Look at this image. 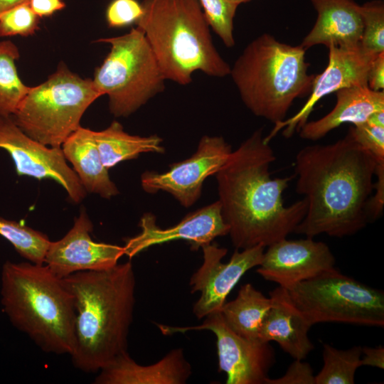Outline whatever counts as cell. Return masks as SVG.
I'll return each mask as SVG.
<instances>
[{"instance_id":"cell-2","label":"cell","mask_w":384,"mask_h":384,"mask_svg":"<svg viewBox=\"0 0 384 384\" xmlns=\"http://www.w3.org/2000/svg\"><path fill=\"white\" fill-rule=\"evenodd\" d=\"M377 164L348 131L332 144L302 148L294 161L296 192L307 208L294 233L341 238L363 229Z\"/></svg>"},{"instance_id":"cell-37","label":"cell","mask_w":384,"mask_h":384,"mask_svg":"<svg viewBox=\"0 0 384 384\" xmlns=\"http://www.w3.org/2000/svg\"><path fill=\"white\" fill-rule=\"evenodd\" d=\"M28 4L39 18L50 16L65 6L62 0H30Z\"/></svg>"},{"instance_id":"cell-9","label":"cell","mask_w":384,"mask_h":384,"mask_svg":"<svg viewBox=\"0 0 384 384\" xmlns=\"http://www.w3.org/2000/svg\"><path fill=\"white\" fill-rule=\"evenodd\" d=\"M286 289L311 326L337 322L384 326L383 291L345 275L336 268Z\"/></svg>"},{"instance_id":"cell-34","label":"cell","mask_w":384,"mask_h":384,"mask_svg":"<svg viewBox=\"0 0 384 384\" xmlns=\"http://www.w3.org/2000/svg\"><path fill=\"white\" fill-rule=\"evenodd\" d=\"M374 182V193L369 197L366 206V213L368 220L375 221L380 218L383 213L384 206V162L377 164Z\"/></svg>"},{"instance_id":"cell-38","label":"cell","mask_w":384,"mask_h":384,"mask_svg":"<svg viewBox=\"0 0 384 384\" xmlns=\"http://www.w3.org/2000/svg\"><path fill=\"white\" fill-rule=\"evenodd\" d=\"M30 0H0V14L18 5L28 3Z\"/></svg>"},{"instance_id":"cell-28","label":"cell","mask_w":384,"mask_h":384,"mask_svg":"<svg viewBox=\"0 0 384 384\" xmlns=\"http://www.w3.org/2000/svg\"><path fill=\"white\" fill-rule=\"evenodd\" d=\"M210 27L228 48L234 46V17L237 4L230 0H197Z\"/></svg>"},{"instance_id":"cell-7","label":"cell","mask_w":384,"mask_h":384,"mask_svg":"<svg viewBox=\"0 0 384 384\" xmlns=\"http://www.w3.org/2000/svg\"><path fill=\"white\" fill-rule=\"evenodd\" d=\"M100 96L92 79L82 78L63 65L45 82L30 87L11 117L34 140L61 147Z\"/></svg>"},{"instance_id":"cell-6","label":"cell","mask_w":384,"mask_h":384,"mask_svg":"<svg viewBox=\"0 0 384 384\" xmlns=\"http://www.w3.org/2000/svg\"><path fill=\"white\" fill-rule=\"evenodd\" d=\"M306 50L267 33L246 46L229 75L253 114L278 124L297 98L310 93L314 75L308 73Z\"/></svg>"},{"instance_id":"cell-22","label":"cell","mask_w":384,"mask_h":384,"mask_svg":"<svg viewBox=\"0 0 384 384\" xmlns=\"http://www.w3.org/2000/svg\"><path fill=\"white\" fill-rule=\"evenodd\" d=\"M61 149L87 192L107 199L119 193L102 161L94 131L80 126L66 139Z\"/></svg>"},{"instance_id":"cell-5","label":"cell","mask_w":384,"mask_h":384,"mask_svg":"<svg viewBox=\"0 0 384 384\" xmlns=\"http://www.w3.org/2000/svg\"><path fill=\"white\" fill-rule=\"evenodd\" d=\"M137 27L144 33L166 80L181 85L196 71L216 78L231 67L215 47L197 0H144Z\"/></svg>"},{"instance_id":"cell-10","label":"cell","mask_w":384,"mask_h":384,"mask_svg":"<svg viewBox=\"0 0 384 384\" xmlns=\"http://www.w3.org/2000/svg\"><path fill=\"white\" fill-rule=\"evenodd\" d=\"M202 324L178 327L159 324L164 335L192 330H208L216 337L218 370L224 372L227 384H266L275 363L274 351L269 342L250 340L233 331L220 311L206 316Z\"/></svg>"},{"instance_id":"cell-4","label":"cell","mask_w":384,"mask_h":384,"mask_svg":"<svg viewBox=\"0 0 384 384\" xmlns=\"http://www.w3.org/2000/svg\"><path fill=\"white\" fill-rule=\"evenodd\" d=\"M1 302L12 324L48 353L71 355L75 346L74 298L46 265L6 261Z\"/></svg>"},{"instance_id":"cell-32","label":"cell","mask_w":384,"mask_h":384,"mask_svg":"<svg viewBox=\"0 0 384 384\" xmlns=\"http://www.w3.org/2000/svg\"><path fill=\"white\" fill-rule=\"evenodd\" d=\"M143 14L142 3L137 0H112L106 10V20L111 28L137 23Z\"/></svg>"},{"instance_id":"cell-36","label":"cell","mask_w":384,"mask_h":384,"mask_svg":"<svg viewBox=\"0 0 384 384\" xmlns=\"http://www.w3.org/2000/svg\"><path fill=\"white\" fill-rule=\"evenodd\" d=\"M361 365L375 367L380 369L384 368V347H362Z\"/></svg>"},{"instance_id":"cell-29","label":"cell","mask_w":384,"mask_h":384,"mask_svg":"<svg viewBox=\"0 0 384 384\" xmlns=\"http://www.w3.org/2000/svg\"><path fill=\"white\" fill-rule=\"evenodd\" d=\"M363 30L360 45L365 50L384 52V3L373 0L360 5Z\"/></svg>"},{"instance_id":"cell-19","label":"cell","mask_w":384,"mask_h":384,"mask_svg":"<svg viewBox=\"0 0 384 384\" xmlns=\"http://www.w3.org/2000/svg\"><path fill=\"white\" fill-rule=\"evenodd\" d=\"M96 384H183L192 373L183 349L175 348L156 363L142 366L127 351L116 356L101 368Z\"/></svg>"},{"instance_id":"cell-24","label":"cell","mask_w":384,"mask_h":384,"mask_svg":"<svg viewBox=\"0 0 384 384\" xmlns=\"http://www.w3.org/2000/svg\"><path fill=\"white\" fill-rule=\"evenodd\" d=\"M271 305L270 297L247 283L241 286L236 298L225 302L220 311L225 324L235 334L259 340L262 324Z\"/></svg>"},{"instance_id":"cell-14","label":"cell","mask_w":384,"mask_h":384,"mask_svg":"<svg viewBox=\"0 0 384 384\" xmlns=\"http://www.w3.org/2000/svg\"><path fill=\"white\" fill-rule=\"evenodd\" d=\"M328 64L324 70L314 75L309 97L304 106L290 118L274 124L270 133L265 137L269 142L282 129L286 138L291 137L308 122L316 104L324 97L338 90L352 86H368V73L378 53L369 52L358 45L341 47L330 44Z\"/></svg>"},{"instance_id":"cell-17","label":"cell","mask_w":384,"mask_h":384,"mask_svg":"<svg viewBox=\"0 0 384 384\" xmlns=\"http://www.w3.org/2000/svg\"><path fill=\"white\" fill-rule=\"evenodd\" d=\"M139 226L141 232L125 240L124 255L130 259L151 246L177 240L187 241L192 250H197L215 238L229 233L218 201L189 213L171 227L157 225L156 217L149 213L142 216Z\"/></svg>"},{"instance_id":"cell-21","label":"cell","mask_w":384,"mask_h":384,"mask_svg":"<svg viewBox=\"0 0 384 384\" xmlns=\"http://www.w3.org/2000/svg\"><path fill=\"white\" fill-rule=\"evenodd\" d=\"M334 108L321 118L306 122L299 129V137L316 141L339 126L356 125L367 121L370 115L384 110V91H375L368 86H352L336 92Z\"/></svg>"},{"instance_id":"cell-8","label":"cell","mask_w":384,"mask_h":384,"mask_svg":"<svg viewBox=\"0 0 384 384\" xmlns=\"http://www.w3.org/2000/svg\"><path fill=\"white\" fill-rule=\"evenodd\" d=\"M98 41L111 47L92 81L101 95L108 96L114 116L127 117L164 91L166 79L140 28Z\"/></svg>"},{"instance_id":"cell-20","label":"cell","mask_w":384,"mask_h":384,"mask_svg":"<svg viewBox=\"0 0 384 384\" xmlns=\"http://www.w3.org/2000/svg\"><path fill=\"white\" fill-rule=\"evenodd\" d=\"M316 11V22L300 46L305 50L317 45L341 47L360 45L363 24L356 0H310Z\"/></svg>"},{"instance_id":"cell-1","label":"cell","mask_w":384,"mask_h":384,"mask_svg":"<svg viewBox=\"0 0 384 384\" xmlns=\"http://www.w3.org/2000/svg\"><path fill=\"white\" fill-rule=\"evenodd\" d=\"M276 156L255 130L215 174L218 202L233 246L268 247L294 233L306 213L304 198L285 206L283 193L294 176L272 178Z\"/></svg>"},{"instance_id":"cell-18","label":"cell","mask_w":384,"mask_h":384,"mask_svg":"<svg viewBox=\"0 0 384 384\" xmlns=\"http://www.w3.org/2000/svg\"><path fill=\"white\" fill-rule=\"evenodd\" d=\"M272 305L262 324L259 340L276 342L294 359L303 360L314 349L309 338L312 326L280 286L270 292Z\"/></svg>"},{"instance_id":"cell-39","label":"cell","mask_w":384,"mask_h":384,"mask_svg":"<svg viewBox=\"0 0 384 384\" xmlns=\"http://www.w3.org/2000/svg\"><path fill=\"white\" fill-rule=\"evenodd\" d=\"M366 122L375 126L384 127V110L372 113Z\"/></svg>"},{"instance_id":"cell-26","label":"cell","mask_w":384,"mask_h":384,"mask_svg":"<svg viewBox=\"0 0 384 384\" xmlns=\"http://www.w3.org/2000/svg\"><path fill=\"white\" fill-rule=\"evenodd\" d=\"M361 346L340 350L323 345V367L315 375V384H353L356 370L361 366Z\"/></svg>"},{"instance_id":"cell-33","label":"cell","mask_w":384,"mask_h":384,"mask_svg":"<svg viewBox=\"0 0 384 384\" xmlns=\"http://www.w3.org/2000/svg\"><path fill=\"white\" fill-rule=\"evenodd\" d=\"M266 384H315V375L311 366L302 360L294 359L280 378H269Z\"/></svg>"},{"instance_id":"cell-35","label":"cell","mask_w":384,"mask_h":384,"mask_svg":"<svg viewBox=\"0 0 384 384\" xmlns=\"http://www.w3.org/2000/svg\"><path fill=\"white\" fill-rule=\"evenodd\" d=\"M368 87L375 91L384 90V52L374 58L368 73Z\"/></svg>"},{"instance_id":"cell-15","label":"cell","mask_w":384,"mask_h":384,"mask_svg":"<svg viewBox=\"0 0 384 384\" xmlns=\"http://www.w3.org/2000/svg\"><path fill=\"white\" fill-rule=\"evenodd\" d=\"M93 225L82 210L74 225L59 240L51 242L44 263L59 278L81 271H99L113 267L124 255V247L97 242L91 238Z\"/></svg>"},{"instance_id":"cell-25","label":"cell","mask_w":384,"mask_h":384,"mask_svg":"<svg viewBox=\"0 0 384 384\" xmlns=\"http://www.w3.org/2000/svg\"><path fill=\"white\" fill-rule=\"evenodd\" d=\"M19 56L12 41H0V115L11 116L30 88L17 73L16 61Z\"/></svg>"},{"instance_id":"cell-23","label":"cell","mask_w":384,"mask_h":384,"mask_svg":"<svg viewBox=\"0 0 384 384\" xmlns=\"http://www.w3.org/2000/svg\"><path fill=\"white\" fill-rule=\"evenodd\" d=\"M94 137L102 161L107 169L122 161L137 159L142 153L165 151L161 145L163 140L158 135L129 134L117 121L102 131H94Z\"/></svg>"},{"instance_id":"cell-30","label":"cell","mask_w":384,"mask_h":384,"mask_svg":"<svg viewBox=\"0 0 384 384\" xmlns=\"http://www.w3.org/2000/svg\"><path fill=\"white\" fill-rule=\"evenodd\" d=\"M39 17L28 3L18 5L0 14V36L33 34L38 28Z\"/></svg>"},{"instance_id":"cell-31","label":"cell","mask_w":384,"mask_h":384,"mask_svg":"<svg viewBox=\"0 0 384 384\" xmlns=\"http://www.w3.org/2000/svg\"><path fill=\"white\" fill-rule=\"evenodd\" d=\"M353 139L375 158L377 163L384 162V127L367 122L350 127Z\"/></svg>"},{"instance_id":"cell-40","label":"cell","mask_w":384,"mask_h":384,"mask_svg":"<svg viewBox=\"0 0 384 384\" xmlns=\"http://www.w3.org/2000/svg\"><path fill=\"white\" fill-rule=\"evenodd\" d=\"M230 1L237 4L238 5H240V4L246 3L250 0H230Z\"/></svg>"},{"instance_id":"cell-27","label":"cell","mask_w":384,"mask_h":384,"mask_svg":"<svg viewBox=\"0 0 384 384\" xmlns=\"http://www.w3.org/2000/svg\"><path fill=\"white\" fill-rule=\"evenodd\" d=\"M0 235L28 262L43 265L50 241L43 233L15 220L0 218Z\"/></svg>"},{"instance_id":"cell-3","label":"cell","mask_w":384,"mask_h":384,"mask_svg":"<svg viewBox=\"0 0 384 384\" xmlns=\"http://www.w3.org/2000/svg\"><path fill=\"white\" fill-rule=\"evenodd\" d=\"M74 298V366L97 373L127 351L135 305L136 278L128 261L99 271H81L62 278Z\"/></svg>"},{"instance_id":"cell-12","label":"cell","mask_w":384,"mask_h":384,"mask_svg":"<svg viewBox=\"0 0 384 384\" xmlns=\"http://www.w3.org/2000/svg\"><path fill=\"white\" fill-rule=\"evenodd\" d=\"M0 149L11 156L18 176L51 178L59 183L75 203L87 191L75 171L67 164L61 147H51L28 136L11 116L0 115Z\"/></svg>"},{"instance_id":"cell-16","label":"cell","mask_w":384,"mask_h":384,"mask_svg":"<svg viewBox=\"0 0 384 384\" xmlns=\"http://www.w3.org/2000/svg\"><path fill=\"white\" fill-rule=\"evenodd\" d=\"M264 252L257 272L285 289L335 267L329 247L313 238L278 240Z\"/></svg>"},{"instance_id":"cell-11","label":"cell","mask_w":384,"mask_h":384,"mask_svg":"<svg viewBox=\"0 0 384 384\" xmlns=\"http://www.w3.org/2000/svg\"><path fill=\"white\" fill-rule=\"evenodd\" d=\"M231 152L230 145L222 137L205 135L191 157L172 164L164 173L144 172L142 187L148 193L166 191L183 206L190 207L200 198L204 181L215 175Z\"/></svg>"},{"instance_id":"cell-13","label":"cell","mask_w":384,"mask_h":384,"mask_svg":"<svg viewBox=\"0 0 384 384\" xmlns=\"http://www.w3.org/2000/svg\"><path fill=\"white\" fill-rule=\"evenodd\" d=\"M265 247L257 245L239 251L236 249L227 262L222 260L228 250L211 242L201 247L203 263L190 279L191 293L201 292L193 312L198 319L218 311L227 297L241 277L250 270L258 267Z\"/></svg>"}]
</instances>
